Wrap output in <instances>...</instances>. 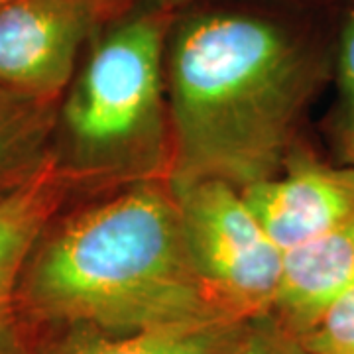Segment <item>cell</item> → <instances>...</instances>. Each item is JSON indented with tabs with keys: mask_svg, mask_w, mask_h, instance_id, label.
Masks as SVG:
<instances>
[{
	"mask_svg": "<svg viewBox=\"0 0 354 354\" xmlns=\"http://www.w3.org/2000/svg\"><path fill=\"white\" fill-rule=\"evenodd\" d=\"M337 79L346 111L348 127H354V8L344 16L337 48Z\"/></svg>",
	"mask_w": 354,
	"mask_h": 354,
	"instance_id": "cell-13",
	"label": "cell"
},
{
	"mask_svg": "<svg viewBox=\"0 0 354 354\" xmlns=\"http://www.w3.org/2000/svg\"><path fill=\"white\" fill-rule=\"evenodd\" d=\"M344 146H346V152H348V158L354 165V127L346 128V136H344Z\"/></svg>",
	"mask_w": 354,
	"mask_h": 354,
	"instance_id": "cell-15",
	"label": "cell"
},
{
	"mask_svg": "<svg viewBox=\"0 0 354 354\" xmlns=\"http://www.w3.org/2000/svg\"><path fill=\"white\" fill-rule=\"evenodd\" d=\"M354 290V218L283 254L274 315L297 335Z\"/></svg>",
	"mask_w": 354,
	"mask_h": 354,
	"instance_id": "cell-9",
	"label": "cell"
},
{
	"mask_svg": "<svg viewBox=\"0 0 354 354\" xmlns=\"http://www.w3.org/2000/svg\"><path fill=\"white\" fill-rule=\"evenodd\" d=\"M18 309L22 323L106 333L232 315L203 286L174 193L153 179L65 221L55 216L28 260Z\"/></svg>",
	"mask_w": 354,
	"mask_h": 354,
	"instance_id": "cell-2",
	"label": "cell"
},
{
	"mask_svg": "<svg viewBox=\"0 0 354 354\" xmlns=\"http://www.w3.org/2000/svg\"><path fill=\"white\" fill-rule=\"evenodd\" d=\"M174 12L128 8L101 28L57 109L53 156L73 181H144L169 164L165 50Z\"/></svg>",
	"mask_w": 354,
	"mask_h": 354,
	"instance_id": "cell-3",
	"label": "cell"
},
{
	"mask_svg": "<svg viewBox=\"0 0 354 354\" xmlns=\"http://www.w3.org/2000/svg\"><path fill=\"white\" fill-rule=\"evenodd\" d=\"M169 189L193 268L211 297L242 319L272 313L283 252L270 241L241 189L216 179Z\"/></svg>",
	"mask_w": 354,
	"mask_h": 354,
	"instance_id": "cell-4",
	"label": "cell"
},
{
	"mask_svg": "<svg viewBox=\"0 0 354 354\" xmlns=\"http://www.w3.org/2000/svg\"><path fill=\"white\" fill-rule=\"evenodd\" d=\"M8 2H10V0H0V8H2L4 4H8Z\"/></svg>",
	"mask_w": 354,
	"mask_h": 354,
	"instance_id": "cell-16",
	"label": "cell"
},
{
	"mask_svg": "<svg viewBox=\"0 0 354 354\" xmlns=\"http://www.w3.org/2000/svg\"><path fill=\"white\" fill-rule=\"evenodd\" d=\"M127 0H10L0 8V87L59 106L83 46Z\"/></svg>",
	"mask_w": 354,
	"mask_h": 354,
	"instance_id": "cell-5",
	"label": "cell"
},
{
	"mask_svg": "<svg viewBox=\"0 0 354 354\" xmlns=\"http://www.w3.org/2000/svg\"><path fill=\"white\" fill-rule=\"evenodd\" d=\"M57 106L0 87V199L20 187L53 156Z\"/></svg>",
	"mask_w": 354,
	"mask_h": 354,
	"instance_id": "cell-10",
	"label": "cell"
},
{
	"mask_svg": "<svg viewBox=\"0 0 354 354\" xmlns=\"http://www.w3.org/2000/svg\"><path fill=\"white\" fill-rule=\"evenodd\" d=\"M71 185V176L51 156L38 174L0 199V354H16L20 348V281Z\"/></svg>",
	"mask_w": 354,
	"mask_h": 354,
	"instance_id": "cell-8",
	"label": "cell"
},
{
	"mask_svg": "<svg viewBox=\"0 0 354 354\" xmlns=\"http://www.w3.org/2000/svg\"><path fill=\"white\" fill-rule=\"evenodd\" d=\"M241 193L270 241L286 254L353 221L354 165L337 169L291 158L283 171Z\"/></svg>",
	"mask_w": 354,
	"mask_h": 354,
	"instance_id": "cell-6",
	"label": "cell"
},
{
	"mask_svg": "<svg viewBox=\"0 0 354 354\" xmlns=\"http://www.w3.org/2000/svg\"><path fill=\"white\" fill-rule=\"evenodd\" d=\"M197 0H127L128 8H158V10H167L174 12L176 8L193 4Z\"/></svg>",
	"mask_w": 354,
	"mask_h": 354,
	"instance_id": "cell-14",
	"label": "cell"
},
{
	"mask_svg": "<svg viewBox=\"0 0 354 354\" xmlns=\"http://www.w3.org/2000/svg\"><path fill=\"white\" fill-rule=\"evenodd\" d=\"M248 319L221 315L132 333L22 323L16 354H232Z\"/></svg>",
	"mask_w": 354,
	"mask_h": 354,
	"instance_id": "cell-7",
	"label": "cell"
},
{
	"mask_svg": "<svg viewBox=\"0 0 354 354\" xmlns=\"http://www.w3.org/2000/svg\"><path fill=\"white\" fill-rule=\"evenodd\" d=\"M232 354H313L274 313L248 319Z\"/></svg>",
	"mask_w": 354,
	"mask_h": 354,
	"instance_id": "cell-12",
	"label": "cell"
},
{
	"mask_svg": "<svg viewBox=\"0 0 354 354\" xmlns=\"http://www.w3.org/2000/svg\"><path fill=\"white\" fill-rule=\"evenodd\" d=\"M299 337L313 354H354V290L330 305Z\"/></svg>",
	"mask_w": 354,
	"mask_h": 354,
	"instance_id": "cell-11",
	"label": "cell"
},
{
	"mask_svg": "<svg viewBox=\"0 0 354 354\" xmlns=\"http://www.w3.org/2000/svg\"><path fill=\"white\" fill-rule=\"evenodd\" d=\"M319 77L313 46L274 18H177L165 50L167 183L216 179L242 189L279 174Z\"/></svg>",
	"mask_w": 354,
	"mask_h": 354,
	"instance_id": "cell-1",
	"label": "cell"
}]
</instances>
